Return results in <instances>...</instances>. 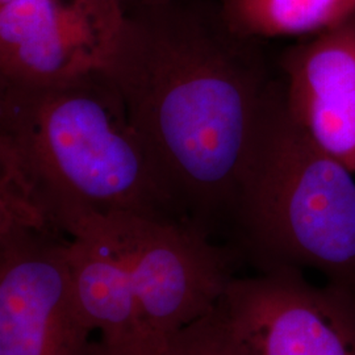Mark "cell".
I'll return each instance as SVG.
<instances>
[{
  "instance_id": "8fae6325",
  "label": "cell",
  "mask_w": 355,
  "mask_h": 355,
  "mask_svg": "<svg viewBox=\"0 0 355 355\" xmlns=\"http://www.w3.org/2000/svg\"><path fill=\"white\" fill-rule=\"evenodd\" d=\"M174 337L132 336V337H101L92 343V355H177Z\"/></svg>"
},
{
  "instance_id": "52a82bcc",
  "label": "cell",
  "mask_w": 355,
  "mask_h": 355,
  "mask_svg": "<svg viewBox=\"0 0 355 355\" xmlns=\"http://www.w3.org/2000/svg\"><path fill=\"white\" fill-rule=\"evenodd\" d=\"M124 13L119 0L0 3V86H54L103 70Z\"/></svg>"
},
{
  "instance_id": "7c38bea8",
  "label": "cell",
  "mask_w": 355,
  "mask_h": 355,
  "mask_svg": "<svg viewBox=\"0 0 355 355\" xmlns=\"http://www.w3.org/2000/svg\"><path fill=\"white\" fill-rule=\"evenodd\" d=\"M173 0H119L120 6L123 7L124 12L132 8H137L142 6H152V4H161V3H167Z\"/></svg>"
},
{
  "instance_id": "4fadbf2b",
  "label": "cell",
  "mask_w": 355,
  "mask_h": 355,
  "mask_svg": "<svg viewBox=\"0 0 355 355\" xmlns=\"http://www.w3.org/2000/svg\"><path fill=\"white\" fill-rule=\"evenodd\" d=\"M6 1H10V0H0V3H6Z\"/></svg>"
},
{
  "instance_id": "ba28073f",
  "label": "cell",
  "mask_w": 355,
  "mask_h": 355,
  "mask_svg": "<svg viewBox=\"0 0 355 355\" xmlns=\"http://www.w3.org/2000/svg\"><path fill=\"white\" fill-rule=\"evenodd\" d=\"M292 116L355 173V13L278 58Z\"/></svg>"
},
{
  "instance_id": "6da1fadb",
  "label": "cell",
  "mask_w": 355,
  "mask_h": 355,
  "mask_svg": "<svg viewBox=\"0 0 355 355\" xmlns=\"http://www.w3.org/2000/svg\"><path fill=\"white\" fill-rule=\"evenodd\" d=\"M103 71L182 212L229 230L262 102L275 78L263 41L229 28L217 0L128 10Z\"/></svg>"
},
{
  "instance_id": "3957f363",
  "label": "cell",
  "mask_w": 355,
  "mask_h": 355,
  "mask_svg": "<svg viewBox=\"0 0 355 355\" xmlns=\"http://www.w3.org/2000/svg\"><path fill=\"white\" fill-rule=\"evenodd\" d=\"M76 300L101 337H174L221 300L242 261L195 225L133 214L64 220Z\"/></svg>"
},
{
  "instance_id": "8992f818",
  "label": "cell",
  "mask_w": 355,
  "mask_h": 355,
  "mask_svg": "<svg viewBox=\"0 0 355 355\" xmlns=\"http://www.w3.org/2000/svg\"><path fill=\"white\" fill-rule=\"evenodd\" d=\"M218 308L243 355H355V293L302 270L234 278Z\"/></svg>"
},
{
  "instance_id": "277c9868",
  "label": "cell",
  "mask_w": 355,
  "mask_h": 355,
  "mask_svg": "<svg viewBox=\"0 0 355 355\" xmlns=\"http://www.w3.org/2000/svg\"><path fill=\"white\" fill-rule=\"evenodd\" d=\"M292 116L282 78L267 89L228 243L261 271L312 268L355 293V179Z\"/></svg>"
},
{
  "instance_id": "5b68a950",
  "label": "cell",
  "mask_w": 355,
  "mask_h": 355,
  "mask_svg": "<svg viewBox=\"0 0 355 355\" xmlns=\"http://www.w3.org/2000/svg\"><path fill=\"white\" fill-rule=\"evenodd\" d=\"M67 250L61 230L0 200V355H92Z\"/></svg>"
},
{
  "instance_id": "7a4b0ae2",
  "label": "cell",
  "mask_w": 355,
  "mask_h": 355,
  "mask_svg": "<svg viewBox=\"0 0 355 355\" xmlns=\"http://www.w3.org/2000/svg\"><path fill=\"white\" fill-rule=\"evenodd\" d=\"M0 195L54 228L83 214L191 224L103 70L54 86H0Z\"/></svg>"
},
{
  "instance_id": "9c48e42d",
  "label": "cell",
  "mask_w": 355,
  "mask_h": 355,
  "mask_svg": "<svg viewBox=\"0 0 355 355\" xmlns=\"http://www.w3.org/2000/svg\"><path fill=\"white\" fill-rule=\"evenodd\" d=\"M229 28L245 37L313 36L355 13V0H217Z\"/></svg>"
},
{
  "instance_id": "30bf717a",
  "label": "cell",
  "mask_w": 355,
  "mask_h": 355,
  "mask_svg": "<svg viewBox=\"0 0 355 355\" xmlns=\"http://www.w3.org/2000/svg\"><path fill=\"white\" fill-rule=\"evenodd\" d=\"M177 355H243L218 304L173 338Z\"/></svg>"
}]
</instances>
